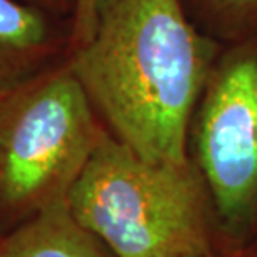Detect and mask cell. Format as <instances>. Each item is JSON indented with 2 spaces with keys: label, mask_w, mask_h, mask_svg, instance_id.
Masks as SVG:
<instances>
[{
  "label": "cell",
  "mask_w": 257,
  "mask_h": 257,
  "mask_svg": "<svg viewBox=\"0 0 257 257\" xmlns=\"http://www.w3.org/2000/svg\"><path fill=\"white\" fill-rule=\"evenodd\" d=\"M69 64L115 139L152 162H187L189 134L215 65V45L181 0H95Z\"/></svg>",
  "instance_id": "cell-1"
},
{
  "label": "cell",
  "mask_w": 257,
  "mask_h": 257,
  "mask_svg": "<svg viewBox=\"0 0 257 257\" xmlns=\"http://www.w3.org/2000/svg\"><path fill=\"white\" fill-rule=\"evenodd\" d=\"M67 204L114 257L220 254L212 200L192 159L147 161L107 128Z\"/></svg>",
  "instance_id": "cell-2"
},
{
  "label": "cell",
  "mask_w": 257,
  "mask_h": 257,
  "mask_svg": "<svg viewBox=\"0 0 257 257\" xmlns=\"http://www.w3.org/2000/svg\"><path fill=\"white\" fill-rule=\"evenodd\" d=\"M104 132L67 62L0 97V235L65 200Z\"/></svg>",
  "instance_id": "cell-3"
},
{
  "label": "cell",
  "mask_w": 257,
  "mask_h": 257,
  "mask_svg": "<svg viewBox=\"0 0 257 257\" xmlns=\"http://www.w3.org/2000/svg\"><path fill=\"white\" fill-rule=\"evenodd\" d=\"M189 157L212 200L220 254L257 235V40L215 62L195 107Z\"/></svg>",
  "instance_id": "cell-4"
},
{
  "label": "cell",
  "mask_w": 257,
  "mask_h": 257,
  "mask_svg": "<svg viewBox=\"0 0 257 257\" xmlns=\"http://www.w3.org/2000/svg\"><path fill=\"white\" fill-rule=\"evenodd\" d=\"M49 15L27 0H0V97L52 65L57 39Z\"/></svg>",
  "instance_id": "cell-5"
},
{
  "label": "cell",
  "mask_w": 257,
  "mask_h": 257,
  "mask_svg": "<svg viewBox=\"0 0 257 257\" xmlns=\"http://www.w3.org/2000/svg\"><path fill=\"white\" fill-rule=\"evenodd\" d=\"M0 257H114L84 229L65 200L50 205L0 237Z\"/></svg>",
  "instance_id": "cell-6"
},
{
  "label": "cell",
  "mask_w": 257,
  "mask_h": 257,
  "mask_svg": "<svg viewBox=\"0 0 257 257\" xmlns=\"http://www.w3.org/2000/svg\"><path fill=\"white\" fill-rule=\"evenodd\" d=\"M214 14L230 22L244 24L257 19V0H204Z\"/></svg>",
  "instance_id": "cell-7"
},
{
  "label": "cell",
  "mask_w": 257,
  "mask_h": 257,
  "mask_svg": "<svg viewBox=\"0 0 257 257\" xmlns=\"http://www.w3.org/2000/svg\"><path fill=\"white\" fill-rule=\"evenodd\" d=\"M95 0H74V12H72V27L69 37V49L84 42L90 32L92 19H94Z\"/></svg>",
  "instance_id": "cell-8"
},
{
  "label": "cell",
  "mask_w": 257,
  "mask_h": 257,
  "mask_svg": "<svg viewBox=\"0 0 257 257\" xmlns=\"http://www.w3.org/2000/svg\"><path fill=\"white\" fill-rule=\"evenodd\" d=\"M27 2L37 5V7L47 10L50 14H60L62 10H65L69 0H27Z\"/></svg>",
  "instance_id": "cell-9"
},
{
  "label": "cell",
  "mask_w": 257,
  "mask_h": 257,
  "mask_svg": "<svg viewBox=\"0 0 257 257\" xmlns=\"http://www.w3.org/2000/svg\"><path fill=\"white\" fill-rule=\"evenodd\" d=\"M227 257H257V235L250 240V242L232 255H227Z\"/></svg>",
  "instance_id": "cell-10"
},
{
  "label": "cell",
  "mask_w": 257,
  "mask_h": 257,
  "mask_svg": "<svg viewBox=\"0 0 257 257\" xmlns=\"http://www.w3.org/2000/svg\"><path fill=\"white\" fill-rule=\"evenodd\" d=\"M210 257H227V255H222V254H217V255H210Z\"/></svg>",
  "instance_id": "cell-11"
},
{
  "label": "cell",
  "mask_w": 257,
  "mask_h": 257,
  "mask_svg": "<svg viewBox=\"0 0 257 257\" xmlns=\"http://www.w3.org/2000/svg\"><path fill=\"white\" fill-rule=\"evenodd\" d=\"M0 237H2V235H0Z\"/></svg>",
  "instance_id": "cell-12"
}]
</instances>
